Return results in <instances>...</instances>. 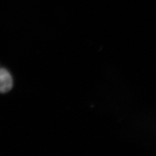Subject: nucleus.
Here are the masks:
<instances>
[{"label": "nucleus", "instance_id": "obj_1", "mask_svg": "<svg viewBox=\"0 0 156 156\" xmlns=\"http://www.w3.org/2000/svg\"><path fill=\"white\" fill-rule=\"evenodd\" d=\"M12 86L13 80L10 73L5 69H0V93L8 92Z\"/></svg>", "mask_w": 156, "mask_h": 156}]
</instances>
